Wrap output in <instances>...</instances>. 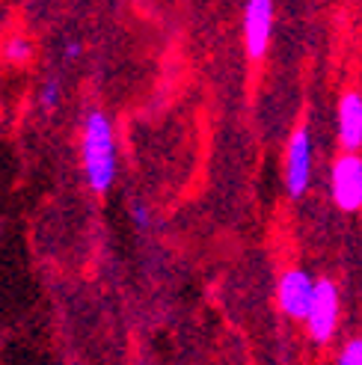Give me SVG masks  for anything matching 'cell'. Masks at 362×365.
Returning <instances> with one entry per match:
<instances>
[{
	"label": "cell",
	"instance_id": "6da1fadb",
	"mask_svg": "<svg viewBox=\"0 0 362 365\" xmlns=\"http://www.w3.org/2000/svg\"><path fill=\"white\" fill-rule=\"evenodd\" d=\"M83 175L93 193H107L116 181V137L113 122L104 110H89L81 134Z\"/></svg>",
	"mask_w": 362,
	"mask_h": 365
},
{
	"label": "cell",
	"instance_id": "7a4b0ae2",
	"mask_svg": "<svg viewBox=\"0 0 362 365\" xmlns=\"http://www.w3.org/2000/svg\"><path fill=\"white\" fill-rule=\"evenodd\" d=\"M330 190L336 208L348 214L362 208V158L356 152H345L336 158L330 173Z\"/></svg>",
	"mask_w": 362,
	"mask_h": 365
},
{
	"label": "cell",
	"instance_id": "3957f363",
	"mask_svg": "<svg viewBox=\"0 0 362 365\" xmlns=\"http://www.w3.org/2000/svg\"><path fill=\"white\" fill-rule=\"evenodd\" d=\"M244 51L249 60H262L274 36V0H247L244 6Z\"/></svg>",
	"mask_w": 362,
	"mask_h": 365
},
{
	"label": "cell",
	"instance_id": "277c9868",
	"mask_svg": "<svg viewBox=\"0 0 362 365\" xmlns=\"http://www.w3.org/2000/svg\"><path fill=\"white\" fill-rule=\"evenodd\" d=\"M312 181V134L309 128H297L288 140V152H285V187L288 196L300 199L309 190Z\"/></svg>",
	"mask_w": 362,
	"mask_h": 365
},
{
	"label": "cell",
	"instance_id": "5b68a950",
	"mask_svg": "<svg viewBox=\"0 0 362 365\" xmlns=\"http://www.w3.org/2000/svg\"><path fill=\"white\" fill-rule=\"evenodd\" d=\"M306 327H309V336L318 344H327L338 327V288L330 279H318L315 282V297L309 306V315H306Z\"/></svg>",
	"mask_w": 362,
	"mask_h": 365
},
{
	"label": "cell",
	"instance_id": "8992f818",
	"mask_svg": "<svg viewBox=\"0 0 362 365\" xmlns=\"http://www.w3.org/2000/svg\"><path fill=\"white\" fill-rule=\"evenodd\" d=\"M312 297H315V279L303 267H291V270L282 273L279 288H276V300H279V309L288 318L306 321Z\"/></svg>",
	"mask_w": 362,
	"mask_h": 365
},
{
	"label": "cell",
	"instance_id": "52a82bcc",
	"mask_svg": "<svg viewBox=\"0 0 362 365\" xmlns=\"http://www.w3.org/2000/svg\"><path fill=\"white\" fill-rule=\"evenodd\" d=\"M336 134L345 152L362 149V96L359 93H345L338 98Z\"/></svg>",
	"mask_w": 362,
	"mask_h": 365
},
{
	"label": "cell",
	"instance_id": "ba28073f",
	"mask_svg": "<svg viewBox=\"0 0 362 365\" xmlns=\"http://www.w3.org/2000/svg\"><path fill=\"white\" fill-rule=\"evenodd\" d=\"M4 57H6L9 63H15V66L27 63V60L33 57V45H30V39H24V36H12V39L6 42V48H4Z\"/></svg>",
	"mask_w": 362,
	"mask_h": 365
},
{
	"label": "cell",
	"instance_id": "9c48e42d",
	"mask_svg": "<svg viewBox=\"0 0 362 365\" xmlns=\"http://www.w3.org/2000/svg\"><path fill=\"white\" fill-rule=\"evenodd\" d=\"M42 107H45V110H53V107H57L60 104V81L57 78H48L45 81V86H42Z\"/></svg>",
	"mask_w": 362,
	"mask_h": 365
},
{
	"label": "cell",
	"instance_id": "30bf717a",
	"mask_svg": "<svg viewBox=\"0 0 362 365\" xmlns=\"http://www.w3.org/2000/svg\"><path fill=\"white\" fill-rule=\"evenodd\" d=\"M336 365H362V339H351Z\"/></svg>",
	"mask_w": 362,
	"mask_h": 365
},
{
	"label": "cell",
	"instance_id": "8fae6325",
	"mask_svg": "<svg viewBox=\"0 0 362 365\" xmlns=\"http://www.w3.org/2000/svg\"><path fill=\"white\" fill-rule=\"evenodd\" d=\"M131 220H134L137 229H149L152 226V211L143 205V202H134L131 205Z\"/></svg>",
	"mask_w": 362,
	"mask_h": 365
},
{
	"label": "cell",
	"instance_id": "7c38bea8",
	"mask_svg": "<svg viewBox=\"0 0 362 365\" xmlns=\"http://www.w3.org/2000/svg\"><path fill=\"white\" fill-rule=\"evenodd\" d=\"M81 57V45L78 42H68L66 45V60H78Z\"/></svg>",
	"mask_w": 362,
	"mask_h": 365
}]
</instances>
